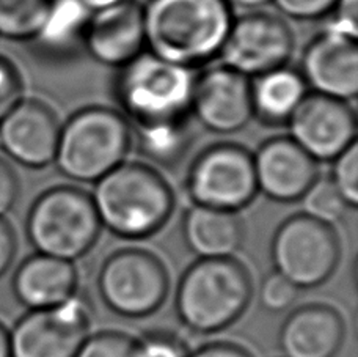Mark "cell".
<instances>
[{"mask_svg":"<svg viewBox=\"0 0 358 357\" xmlns=\"http://www.w3.org/2000/svg\"><path fill=\"white\" fill-rule=\"evenodd\" d=\"M145 49L194 69L219 57L234 21L228 0H146Z\"/></svg>","mask_w":358,"mask_h":357,"instance_id":"cell-1","label":"cell"},{"mask_svg":"<svg viewBox=\"0 0 358 357\" xmlns=\"http://www.w3.org/2000/svg\"><path fill=\"white\" fill-rule=\"evenodd\" d=\"M101 227L123 239H145L167 224L175 209L169 181L148 164L123 162L94 183Z\"/></svg>","mask_w":358,"mask_h":357,"instance_id":"cell-2","label":"cell"},{"mask_svg":"<svg viewBox=\"0 0 358 357\" xmlns=\"http://www.w3.org/2000/svg\"><path fill=\"white\" fill-rule=\"evenodd\" d=\"M252 296L250 274L238 260L198 258L179 279L176 315L192 332L217 334L239 320Z\"/></svg>","mask_w":358,"mask_h":357,"instance_id":"cell-3","label":"cell"},{"mask_svg":"<svg viewBox=\"0 0 358 357\" xmlns=\"http://www.w3.org/2000/svg\"><path fill=\"white\" fill-rule=\"evenodd\" d=\"M195 76L143 50L120 68L115 82L121 113L131 127L173 123L190 117Z\"/></svg>","mask_w":358,"mask_h":357,"instance_id":"cell-4","label":"cell"},{"mask_svg":"<svg viewBox=\"0 0 358 357\" xmlns=\"http://www.w3.org/2000/svg\"><path fill=\"white\" fill-rule=\"evenodd\" d=\"M131 146V125L123 113L90 106L60 127L54 162L69 180L96 183L124 162Z\"/></svg>","mask_w":358,"mask_h":357,"instance_id":"cell-5","label":"cell"},{"mask_svg":"<svg viewBox=\"0 0 358 357\" xmlns=\"http://www.w3.org/2000/svg\"><path fill=\"white\" fill-rule=\"evenodd\" d=\"M36 253L74 261L92 251L101 222L92 195L76 186H54L38 197L25 220Z\"/></svg>","mask_w":358,"mask_h":357,"instance_id":"cell-6","label":"cell"},{"mask_svg":"<svg viewBox=\"0 0 358 357\" xmlns=\"http://www.w3.org/2000/svg\"><path fill=\"white\" fill-rule=\"evenodd\" d=\"M275 272L299 290L321 286L334 276L341 260V242L335 228L306 213L280 224L271 242Z\"/></svg>","mask_w":358,"mask_h":357,"instance_id":"cell-7","label":"cell"},{"mask_svg":"<svg viewBox=\"0 0 358 357\" xmlns=\"http://www.w3.org/2000/svg\"><path fill=\"white\" fill-rule=\"evenodd\" d=\"M98 293L113 314L145 318L162 307L170 277L165 265L143 248H121L108 255L98 272Z\"/></svg>","mask_w":358,"mask_h":357,"instance_id":"cell-8","label":"cell"},{"mask_svg":"<svg viewBox=\"0 0 358 357\" xmlns=\"http://www.w3.org/2000/svg\"><path fill=\"white\" fill-rule=\"evenodd\" d=\"M185 189L194 205L241 211L258 194L253 155L233 142L208 146L190 164Z\"/></svg>","mask_w":358,"mask_h":357,"instance_id":"cell-9","label":"cell"},{"mask_svg":"<svg viewBox=\"0 0 358 357\" xmlns=\"http://www.w3.org/2000/svg\"><path fill=\"white\" fill-rule=\"evenodd\" d=\"M93 315L92 299L79 288L54 307L30 310L8 330L11 357H76Z\"/></svg>","mask_w":358,"mask_h":357,"instance_id":"cell-10","label":"cell"},{"mask_svg":"<svg viewBox=\"0 0 358 357\" xmlns=\"http://www.w3.org/2000/svg\"><path fill=\"white\" fill-rule=\"evenodd\" d=\"M294 46V34L285 19L272 13L252 11L234 19L219 57L223 66L245 78H257L286 66Z\"/></svg>","mask_w":358,"mask_h":357,"instance_id":"cell-11","label":"cell"},{"mask_svg":"<svg viewBox=\"0 0 358 357\" xmlns=\"http://www.w3.org/2000/svg\"><path fill=\"white\" fill-rule=\"evenodd\" d=\"M291 139L317 162H327L355 144L357 117L348 101L308 93L287 123Z\"/></svg>","mask_w":358,"mask_h":357,"instance_id":"cell-12","label":"cell"},{"mask_svg":"<svg viewBox=\"0 0 358 357\" xmlns=\"http://www.w3.org/2000/svg\"><path fill=\"white\" fill-rule=\"evenodd\" d=\"M190 112L210 132H239L253 118L250 80L223 65L204 69L195 76Z\"/></svg>","mask_w":358,"mask_h":357,"instance_id":"cell-13","label":"cell"},{"mask_svg":"<svg viewBox=\"0 0 358 357\" xmlns=\"http://www.w3.org/2000/svg\"><path fill=\"white\" fill-rule=\"evenodd\" d=\"M258 192L278 203L302 200L317 181L319 164L289 136H275L253 155Z\"/></svg>","mask_w":358,"mask_h":357,"instance_id":"cell-14","label":"cell"},{"mask_svg":"<svg viewBox=\"0 0 358 357\" xmlns=\"http://www.w3.org/2000/svg\"><path fill=\"white\" fill-rule=\"evenodd\" d=\"M60 121L48 104L21 99L0 121V148L27 169H44L54 162Z\"/></svg>","mask_w":358,"mask_h":357,"instance_id":"cell-15","label":"cell"},{"mask_svg":"<svg viewBox=\"0 0 358 357\" xmlns=\"http://www.w3.org/2000/svg\"><path fill=\"white\" fill-rule=\"evenodd\" d=\"M300 74L313 93L343 101L358 93L357 40L325 29L306 44Z\"/></svg>","mask_w":358,"mask_h":357,"instance_id":"cell-16","label":"cell"},{"mask_svg":"<svg viewBox=\"0 0 358 357\" xmlns=\"http://www.w3.org/2000/svg\"><path fill=\"white\" fill-rule=\"evenodd\" d=\"M82 48L94 62L121 68L145 50L142 5L136 0L96 11L82 38Z\"/></svg>","mask_w":358,"mask_h":357,"instance_id":"cell-17","label":"cell"},{"mask_svg":"<svg viewBox=\"0 0 358 357\" xmlns=\"http://www.w3.org/2000/svg\"><path fill=\"white\" fill-rule=\"evenodd\" d=\"M346 339V321L327 304H306L286 316L278 332L285 357H335Z\"/></svg>","mask_w":358,"mask_h":357,"instance_id":"cell-18","label":"cell"},{"mask_svg":"<svg viewBox=\"0 0 358 357\" xmlns=\"http://www.w3.org/2000/svg\"><path fill=\"white\" fill-rule=\"evenodd\" d=\"M79 276L73 261L34 253L17 266L13 293L29 310L54 307L74 295Z\"/></svg>","mask_w":358,"mask_h":357,"instance_id":"cell-19","label":"cell"},{"mask_svg":"<svg viewBox=\"0 0 358 357\" xmlns=\"http://www.w3.org/2000/svg\"><path fill=\"white\" fill-rule=\"evenodd\" d=\"M182 237L200 258H227L241 248L244 224L238 213L194 205L184 214Z\"/></svg>","mask_w":358,"mask_h":357,"instance_id":"cell-20","label":"cell"},{"mask_svg":"<svg viewBox=\"0 0 358 357\" xmlns=\"http://www.w3.org/2000/svg\"><path fill=\"white\" fill-rule=\"evenodd\" d=\"M252 111L264 126H287L292 113L308 94L300 71L281 66L250 82Z\"/></svg>","mask_w":358,"mask_h":357,"instance_id":"cell-21","label":"cell"},{"mask_svg":"<svg viewBox=\"0 0 358 357\" xmlns=\"http://www.w3.org/2000/svg\"><path fill=\"white\" fill-rule=\"evenodd\" d=\"M131 131L140 155L167 170L182 164L196 139L190 117L173 123L131 127Z\"/></svg>","mask_w":358,"mask_h":357,"instance_id":"cell-22","label":"cell"},{"mask_svg":"<svg viewBox=\"0 0 358 357\" xmlns=\"http://www.w3.org/2000/svg\"><path fill=\"white\" fill-rule=\"evenodd\" d=\"M93 13L76 0H54L40 34L31 41L46 57H68L82 46V38Z\"/></svg>","mask_w":358,"mask_h":357,"instance_id":"cell-23","label":"cell"},{"mask_svg":"<svg viewBox=\"0 0 358 357\" xmlns=\"http://www.w3.org/2000/svg\"><path fill=\"white\" fill-rule=\"evenodd\" d=\"M54 0H0V38L34 41L52 8Z\"/></svg>","mask_w":358,"mask_h":357,"instance_id":"cell-24","label":"cell"},{"mask_svg":"<svg viewBox=\"0 0 358 357\" xmlns=\"http://www.w3.org/2000/svg\"><path fill=\"white\" fill-rule=\"evenodd\" d=\"M306 214L313 216L325 224H335L346 213L348 205L329 178H317L303 197Z\"/></svg>","mask_w":358,"mask_h":357,"instance_id":"cell-25","label":"cell"},{"mask_svg":"<svg viewBox=\"0 0 358 357\" xmlns=\"http://www.w3.org/2000/svg\"><path fill=\"white\" fill-rule=\"evenodd\" d=\"M331 167V176L329 180L340 192L343 200L350 208L358 203V145L357 142L338 155Z\"/></svg>","mask_w":358,"mask_h":357,"instance_id":"cell-26","label":"cell"},{"mask_svg":"<svg viewBox=\"0 0 358 357\" xmlns=\"http://www.w3.org/2000/svg\"><path fill=\"white\" fill-rule=\"evenodd\" d=\"M134 340L117 330L88 335L76 357H132Z\"/></svg>","mask_w":358,"mask_h":357,"instance_id":"cell-27","label":"cell"},{"mask_svg":"<svg viewBox=\"0 0 358 357\" xmlns=\"http://www.w3.org/2000/svg\"><path fill=\"white\" fill-rule=\"evenodd\" d=\"M299 288L289 280L281 277L280 274L272 272L263 279L258 290V299L263 307L271 314L286 312L297 301Z\"/></svg>","mask_w":358,"mask_h":357,"instance_id":"cell-28","label":"cell"},{"mask_svg":"<svg viewBox=\"0 0 358 357\" xmlns=\"http://www.w3.org/2000/svg\"><path fill=\"white\" fill-rule=\"evenodd\" d=\"M187 346L167 330H151L134 340L132 357H187Z\"/></svg>","mask_w":358,"mask_h":357,"instance_id":"cell-29","label":"cell"},{"mask_svg":"<svg viewBox=\"0 0 358 357\" xmlns=\"http://www.w3.org/2000/svg\"><path fill=\"white\" fill-rule=\"evenodd\" d=\"M22 79L17 68L0 55V121L22 99Z\"/></svg>","mask_w":358,"mask_h":357,"instance_id":"cell-30","label":"cell"},{"mask_svg":"<svg viewBox=\"0 0 358 357\" xmlns=\"http://www.w3.org/2000/svg\"><path fill=\"white\" fill-rule=\"evenodd\" d=\"M283 13L299 21H313L327 16L336 0H271Z\"/></svg>","mask_w":358,"mask_h":357,"instance_id":"cell-31","label":"cell"},{"mask_svg":"<svg viewBox=\"0 0 358 357\" xmlns=\"http://www.w3.org/2000/svg\"><path fill=\"white\" fill-rule=\"evenodd\" d=\"M327 30L357 40L358 35V0H336L330 10Z\"/></svg>","mask_w":358,"mask_h":357,"instance_id":"cell-32","label":"cell"},{"mask_svg":"<svg viewBox=\"0 0 358 357\" xmlns=\"http://www.w3.org/2000/svg\"><path fill=\"white\" fill-rule=\"evenodd\" d=\"M19 195V181L16 172L8 162L0 159V218L10 213Z\"/></svg>","mask_w":358,"mask_h":357,"instance_id":"cell-33","label":"cell"},{"mask_svg":"<svg viewBox=\"0 0 358 357\" xmlns=\"http://www.w3.org/2000/svg\"><path fill=\"white\" fill-rule=\"evenodd\" d=\"M16 234L11 225L5 220V218H0V277L10 270L16 257Z\"/></svg>","mask_w":358,"mask_h":357,"instance_id":"cell-34","label":"cell"},{"mask_svg":"<svg viewBox=\"0 0 358 357\" xmlns=\"http://www.w3.org/2000/svg\"><path fill=\"white\" fill-rule=\"evenodd\" d=\"M187 357H253L244 346L228 342H214L189 353Z\"/></svg>","mask_w":358,"mask_h":357,"instance_id":"cell-35","label":"cell"},{"mask_svg":"<svg viewBox=\"0 0 358 357\" xmlns=\"http://www.w3.org/2000/svg\"><path fill=\"white\" fill-rule=\"evenodd\" d=\"M76 2L80 4L90 13H96V11L108 8V6L124 2V0H76Z\"/></svg>","mask_w":358,"mask_h":357,"instance_id":"cell-36","label":"cell"},{"mask_svg":"<svg viewBox=\"0 0 358 357\" xmlns=\"http://www.w3.org/2000/svg\"><path fill=\"white\" fill-rule=\"evenodd\" d=\"M0 357H11L10 351V332L3 324H0Z\"/></svg>","mask_w":358,"mask_h":357,"instance_id":"cell-37","label":"cell"},{"mask_svg":"<svg viewBox=\"0 0 358 357\" xmlns=\"http://www.w3.org/2000/svg\"><path fill=\"white\" fill-rule=\"evenodd\" d=\"M268 2H271V0H228L229 5H236L239 6V8L245 10H257L258 6H263Z\"/></svg>","mask_w":358,"mask_h":357,"instance_id":"cell-38","label":"cell"}]
</instances>
